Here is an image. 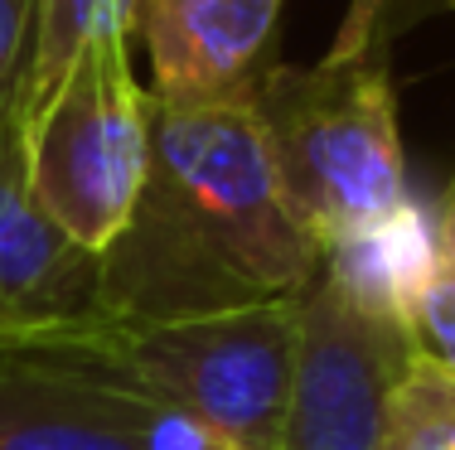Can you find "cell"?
Instances as JSON below:
<instances>
[{"label":"cell","instance_id":"obj_7","mask_svg":"<svg viewBox=\"0 0 455 450\" xmlns=\"http://www.w3.org/2000/svg\"><path fill=\"white\" fill-rule=\"evenodd\" d=\"M286 0H136L132 20L150 53V98L170 107L247 102L272 68Z\"/></svg>","mask_w":455,"mask_h":450},{"label":"cell","instance_id":"obj_11","mask_svg":"<svg viewBox=\"0 0 455 450\" xmlns=\"http://www.w3.org/2000/svg\"><path fill=\"white\" fill-rule=\"evenodd\" d=\"M383 450H455V378L417 363L397 392Z\"/></svg>","mask_w":455,"mask_h":450},{"label":"cell","instance_id":"obj_1","mask_svg":"<svg viewBox=\"0 0 455 450\" xmlns=\"http://www.w3.org/2000/svg\"><path fill=\"white\" fill-rule=\"evenodd\" d=\"M324 266L276 185L252 98L170 107L150 98L136 213L102 257V320H184L300 300Z\"/></svg>","mask_w":455,"mask_h":450},{"label":"cell","instance_id":"obj_15","mask_svg":"<svg viewBox=\"0 0 455 450\" xmlns=\"http://www.w3.org/2000/svg\"><path fill=\"white\" fill-rule=\"evenodd\" d=\"M431 5H441V10H455V0H431Z\"/></svg>","mask_w":455,"mask_h":450},{"label":"cell","instance_id":"obj_12","mask_svg":"<svg viewBox=\"0 0 455 450\" xmlns=\"http://www.w3.org/2000/svg\"><path fill=\"white\" fill-rule=\"evenodd\" d=\"M29 29H35V0H0V126H15L20 73L29 59Z\"/></svg>","mask_w":455,"mask_h":450},{"label":"cell","instance_id":"obj_8","mask_svg":"<svg viewBox=\"0 0 455 450\" xmlns=\"http://www.w3.org/2000/svg\"><path fill=\"white\" fill-rule=\"evenodd\" d=\"M102 262L73 248L29 194L25 146L0 126V315L29 329H68L97 320Z\"/></svg>","mask_w":455,"mask_h":450},{"label":"cell","instance_id":"obj_3","mask_svg":"<svg viewBox=\"0 0 455 450\" xmlns=\"http://www.w3.org/2000/svg\"><path fill=\"white\" fill-rule=\"evenodd\" d=\"M300 300L184 320H83L53 344L88 353L184 412L228 450H281L296 378Z\"/></svg>","mask_w":455,"mask_h":450},{"label":"cell","instance_id":"obj_4","mask_svg":"<svg viewBox=\"0 0 455 450\" xmlns=\"http://www.w3.org/2000/svg\"><path fill=\"white\" fill-rule=\"evenodd\" d=\"M421 252H334L300 296L296 378L281 450H383L417 373L411 281Z\"/></svg>","mask_w":455,"mask_h":450},{"label":"cell","instance_id":"obj_5","mask_svg":"<svg viewBox=\"0 0 455 450\" xmlns=\"http://www.w3.org/2000/svg\"><path fill=\"white\" fill-rule=\"evenodd\" d=\"M146 160L150 92L136 83L132 35H102L25 141L29 194L73 248L102 262L136 213Z\"/></svg>","mask_w":455,"mask_h":450},{"label":"cell","instance_id":"obj_2","mask_svg":"<svg viewBox=\"0 0 455 450\" xmlns=\"http://www.w3.org/2000/svg\"><path fill=\"white\" fill-rule=\"evenodd\" d=\"M276 185L296 223L334 252H421L387 39L315 68L272 63L252 92Z\"/></svg>","mask_w":455,"mask_h":450},{"label":"cell","instance_id":"obj_13","mask_svg":"<svg viewBox=\"0 0 455 450\" xmlns=\"http://www.w3.org/2000/svg\"><path fill=\"white\" fill-rule=\"evenodd\" d=\"M393 10H397V0H349L339 29H334L330 59H354V53H363L373 39H387Z\"/></svg>","mask_w":455,"mask_h":450},{"label":"cell","instance_id":"obj_14","mask_svg":"<svg viewBox=\"0 0 455 450\" xmlns=\"http://www.w3.org/2000/svg\"><path fill=\"white\" fill-rule=\"evenodd\" d=\"M59 329H29V325H15L10 315H0V349H25V344H44Z\"/></svg>","mask_w":455,"mask_h":450},{"label":"cell","instance_id":"obj_6","mask_svg":"<svg viewBox=\"0 0 455 450\" xmlns=\"http://www.w3.org/2000/svg\"><path fill=\"white\" fill-rule=\"evenodd\" d=\"M0 450H228L184 412L63 344L0 349Z\"/></svg>","mask_w":455,"mask_h":450},{"label":"cell","instance_id":"obj_9","mask_svg":"<svg viewBox=\"0 0 455 450\" xmlns=\"http://www.w3.org/2000/svg\"><path fill=\"white\" fill-rule=\"evenodd\" d=\"M136 0H35V29H29V59L20 73L15 98V136L20 146L35 136L39 116L53 107L68 83L83 49L102 35H136Z\"/></svg>","mask_w":455,"mask_h":450},{"label":"cell","instance_id":"obj_10","mask_svg":"<svg viewBox=\"0 0 455 450\" xmlns=\"http://www.w3.org/2000/svg\"><path fill=\"white\" fill-rule=\"evenodd\" d=\"M407 315H411L417 359L427 368L455 378V165H451V179L441 189L436 209L427 218Z\"/></svg>","mask_w":455,"mask_h":450}]
</instances>
